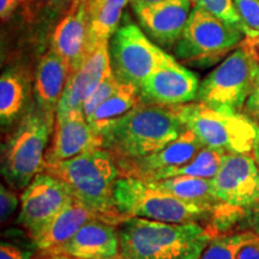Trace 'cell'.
I'll use <instances>...</instances> for the list:
<instances>
[{
    "label": "cell",
    "mask_w": 259,
    "mask_h": 259,
    "mask_svg": "<svg viewBox=\"0 0 259 259\" xmlns=\"http://www.w3.org/2000/svg\"><path fill=\"white\" fill-rule=\"evenodd\" d=\"M199 85L197 74L170 57L142 83L139 92L143 101L174 107L196 101Z\"/></svg>",
    "instance_id": "13"
},
{
    "label": "cell",
    "mask_w": 259,
    "mask_h": 259,
    "mask_svg": "<svg viewBox=\"0 0 259 259\" xmlns=\"http://www.w3.org/2000/svg\"><path fill=\"white\" fill-rule=\"evenodd\" d=\"M45 259H73L66 255H50V257H45Z\"/></svg>",
    "instance_id": "38"
},
{
    "label": "cell",
    "mask_w": 259,
    "mask_h": 259,
    "mask_svg": "<svg viewBox=\"0 0 259 259\" xmlns=\"http://www.w3.org/2000/svg\"><path fill=\"white\" fill-rule=\"evenodd\" d=\"M244 38L241 29L194 6L174 53L185 64L210 66L239 46Z\"/></svg>",
    "instance_id": "7"
},
{
    "label": "cell",
    "mask_w": 259,
    "mask_h": 259,
    "mask_svg": "<svg viewBox=\"0 0 259 259\" xmlns=\"http://www.w3.org/2000/svg\"><path fill=\"white\" fill-rule=\"evenodd\" d=\"M69 64L53 50L41 58L35 74V102L42 111L57 115V109L70 77Z\"/></svg>",
    "instance_id": "20"
},
{
    "label": "cell",
    "mask_w": 259,
    "mask_h": 259,
    "mask_svg": "<svg viewBox=\"0 0 259 259\" xmlns=\"http://www.w3.org/2000/svg\"><path fill=\"white\" fill-rule=\"evenodd\" d=\"M213 196L220 203L239 211L259 204V169L248 154H227L211 179Z\"/></svg>",
    "instance_id": "11"
},
{
    "label": "cell",
    "mask_w": 259,
    "mask_h": 259,
    "mask_svg": "<svg viewBox=\"0 0 259 259\" xmlns=\"http://www.w3.org/2000/svg\"><path fill=\"white\" fill-rule=\"evenodd\" d=\"M18 204L19 199L17 193L2 184L0 186V219L3 223L8 222L9 219L12 218L18 208Z\"/></svg>",
    "instance_id": "30"
},
{
    "label": "cell",
    "mask_w": 259,
    "mask_h": 259,
    "mask_svg": "<svg viewBox=\"0 0 259 259\" xmlns=\"http://www.w3.org/2000/svg\"><path fill=\"white\" fill-rule=\"evenodd\" d=\"M253 157L255 160V163H257L258 169H259V135L257 139L254 142V147H253Z\"/></svg>",
    "instance_id": "37"
},
{
    "label": "cell",
    "mask_w": 259,
    "mask_h": 259,
    "mask_svg": "<svg viewBox=\"0 0 259 259\" xmlns=\"http://www.w3.org/2000/svg\"><path fill=\"white\" fill-rule=\"evenodd\" d=\"M114 203L125 218L166 223L199 222L213 215L209 209L178 199L132 177H120L116 180Z\"/></svg>",
    "instance_id": "6"
},
{
    "label": "cell",
    "mask_w": 259,
    "mask_h": 259,
    "mask_svg": "<svg viewBox=\"0 0 259 259\" xmlns=\"http://www.w3.org/2000/svg\"><path fill=\"white\" fill-rule=\"evenodd\" d=\"M73 200L67 186L51 174H37L21 196V210L16 223L34 238Z\"/></svg>",
    "instance_id": "10"
},
{
    "label": "cell",
    "mask_w": 259,
    "mask_h": 259,
    "mask_svg": "<svg viewBox=\"0 0 259 259\" xmlns=\"http://www.w3.org/2000/svg\"><path fill=\"white\" fill-rule=\"evenodd\" d=\"M236 259H259V241L244 246Z\"/></svg>",
    "instance_id": "35"
},
{
    "label": "cell",
    "mask_w": 259,
    "mask_h": 259,
    "mask_svg": "<svg viewBox=\"0 0 259 259\" xmlns=\"http://www.w3.org/2000/svg\"><path fill=\"white\" fill-rule=\"evenodd\" d=\"M36 248H27L10 241H2L0 245V259H37Z\"/></svg>",
    "instance_id": "31"
},
{
    "label": "cell",
    "mask_w": 259,
    "mask_h": 259,
    "mask_svg": "<svg viewBox=\"0 0 259 259\" xmlns=\"http://www.w3.org/2000/svg\"><path fill=\"white\" fill-rule=\"evenodd\" d=\"M245 111L250 118L259 122V82L245 103Z\"/></svg>",
    "instance_id": "32"
},
{
    "label": "cell",
    "mask_w": 259,
    "mask_h": 259,
    "mask_svg": "<svg viewBox=\"0 0 259 259\" xmlns=\"http://www.w3.org/2000/svg\"><path fill=\"white\" fill-rule=\"evenodd\" d=\"M95 219L102 220L95 211L73 198L63 211L58 213L38 234L30 239L31 244L42 257H45L53 248L72 238L87 222Z\"/></svg>",
    "instance_id": "19"
},
{
    "label": "cell",
    "mask_w": 259,
    "mask_h": 259,
    "mask_svg": "<svg viewBox=\"0 0 259 259\" xmlns=\"http://www.w3.org/2000/svg\"><path fill=\"white\" fill-rule=\"evenodd\" d=\"M145 183L153 189L170 194L184 202L209 209L210 211H212L213 216H216V220L229 209V206L220 203L219 199L213 196L211 179L181 176L160 181H151V183L145 181Z\"/></svg>",
    "instance_id": "21"
},
{
    "label": "cell",
    "mask_w": 259,
    "mask_h": 259,
    "mask_svg": "<svg viewBox=\"0 0 259 259\" xmlns=\"http://www.w3.org/2000/svg\"><path fill=\"white\" fill-rule=\"evenodd\" d=\"M226 155L227 154L221 150L203 147L199 150V153L190 162H187L184 166L166 171L164 174H162L160 180L181 176L202 178V179H212L219 171L220 167H221Z\"/></svg>",
    "instance_id": "25"
},
{
    "label": "cell",
    "mask_w": 259,
    "mask_h": 259,
    "mask_svg": "<svg viewBox=\"0 0 259 259\" xmlns=\"http://www.w3.org/2000/svg\"><path fill=\"white\" fill-rule=\"evenodd\" d=\"M121 82H119V79L116 78L115 74L113 73L112 67L107 71L101 82L99 83V85L94 89V92L90 94V96L85 100V102L83 103L82 111L85 115V118L88 119L92 116L94 112L106 101L108 97H111L119 87H120Z\"/></svg>",
    "instance_id": "27"
},
{
    "label": "cell",
    "mask_w": 259,
    "mask_h": 259,
    "mask_svg": "<svg viewBox=\"0 0 259 259\" xmlns=\"http://www.w3.org/2000/svg\"><path fill=\"white\" fill-rule=\"evenodd\" d=\"M259 241V235L253 232L216 235L200 255L199 259H236L244 246Z\"/></svg>",
    "instance_id": "26"
},
{
    "label": "cell",
    "mask_w": 259,
    "mask_h": 259,
    "mask_svg": "<svg viewBox=\"0 0 259 259\" xmlns=\"http://www.w3.org/2000/svg\"><path fill=\"white\" fill-rule=\"evenodd\" d=\"M113 73L119 82L141 87L142 83L170 58L169 54L149 40L134 22L119 27L109 41Z\"/></svg>",
    "instance_id": "9"
},
{
    "label": "cell",
    "mask_w": 259,
    "mask_h": 259,
    "mask_svg": "<svg viewBox=\"0 0 259 259\" xmlns=\"http://www.w3.org/2000/svg\"><path fill=\"white\" fill-rule=\"evenodd\" d=\"M120 259H199L216 228L127 218L118 227Z\"/></svg>",
    "instance_id": "1"
},
{
    "label": "cell",
    "mask_w": 259,
    "mask_h": 259,
    "mask_svg": "<svg viewBox=\"0 0 259 259\" xmlns=\"http://www.w3.org/2000/svg\"><path fill=\"white\" fill-rule=\"evenodd\" d=\"M56 115L30 107L19 119L2 151V174L12 190H24L44 171L46 148L53 135Z\"/></svg>",
    "instance_id": "4"
},
{
    "label": "cell",
    "mask_w": 259,
    "mask_h": 259,
    "mask_svg": "<svg viewBox=\"0 0 259 259\" xmlns=\"http://www.w3.org/2000/svg\"><path fill=\"white\" fill-rule=\"evenodd\" d=\"M131 2H145V3H154V2H161V0H131Z\"/></svg>",
    "instance_id": "39"
},
{
    "label": "cell",
    "mask_w": 259,
    "mask_h": 259,
    "mask_svg": "<svg viewBox=\"0 0 259 259\" xmlns=\"http://www.w3.org/2000/svg\"><path fill=\"white\" fill-rule=\"evenodd\" d=\"M131 0H88L87 54L102 44H109L120 27L122 12Z\"/></svg>",
    "instance_id": "22"
},
{
    "label": "cell",
    "mask_w": 259,
    "mask_h": 259,
    "mask_svg": "<svg viewBox=\"0 0 259 259\" xmlns=\"http://www.w3.org/2000/svg\"><path fill=\"white\" fill-rule=\"evenodd\" d=\"M119 226L95 219L87 222L72 238L48 252L50 255H66L73 259H119Z\"/></svg>",
    "instance_id": "16"
},
{
    "label": "cell",
    "mask_w": 259,
    "mask_h": 259,
    "mask_svg": "<svg viewBox=\"0 0 259 259\" xmlns=\"http://www.w3.org/2000/svg\"><path fill=\"white\" fill-rule=\"evenodd\" d=\"M44 171L63 181L74 199L105 221L119 226L127 219L118 211L114 203V186L121 171L114 156L105 148L69 160L45 163Z\"/></svg>",
    "instance_id": "3"
},
{
    "label": "cell",
    "mask_w": 259,
    "mask_h": 259,
    "mask_svg": "<svg viewBox=\"0 0 259 259\" xmlns=\"http://www.w3.org/2000/svg\"><path fill=\"white\" fill-rule=\"evenodd\" d=\"M141 101L142 95L138 87L121 83L118 90L108 97L87 120L96 132L102 136L113 122L127 114Z\"/></svg>",
    "instance_id": "23"
},
{
    "label": "cell",
    "mask_w": 259,
    "mask_h": 259,
    "mask_svg": "<svg viewBox=\"0 0 259 259\" xmlns=\"http://www.w3.org/2000/svg\"><path fill=\"white\" fill-rule=\"evenodd\" d=\"M141 27L157 46L174 48L183 36L191 15V0L131 2Z\"/></svg>",
    "instance_id": "12"
},
{
    "label": "cell",
    "mask_w": 259,
    "mask_h": 259,
    "mask_svg": "<svg viewBox=\"0 0 259 259\" xmlns=\"http://www.w3.org/2000/svg\"><path fill=\"white\" fill-rule=\"evenodd\" d=\"M191 3H192V5L194 8V6H196V4H197V0H191Z\"/></svg>",
    "instance_id": "40"
},
{
    "label": "cell",
    "mask_w": 259,
    "mask_h": 259,
    "mask_svg": "<svg viewBox=\"0 0 259 259\" xmlns=\"http://www.w3.org/2000/svg\"><path fill=\"white\" fill-rule=\"evenodd\" d=\"M103 148V137L87 120L82 109L56 115L53 137L45 163L65 161L90 150Z\"/></svg>",
    "instance_id": "15"
},
{
    "label": "cell",
    "mask_w": 259,
    "mask_h": 259,
    "mask_svg": "<svg viewBox=\"0 0 259 259\" xmlns=\"http://www.w3.org/2000/svg\"><path fill=\"white\" fill-rule=\"evenodd\" d=\"M187 128L198 137L204 147L226 154H250L259 135V126L248 115L225 107L202 102L174 106Z\"/></svg>",
    "instance_id": "5"
},
{
    "label": "cell",
    "mask_w": 259,
    "mask_h": 259,
    "mask_svg": "<svg viewBox=\"0 0 259 259\" xmlns=\"http://www.w3.org/2000/svg\"><path fill=\"white\" fill-rule=\"evenodd\" d=\"M259 82V63L240 44L200 83L197 101L240 111Z\"/></svg>",
    "instance_id": "8"
},
{
    "label": "cell",
    "mask_w": 259,
    "mask_h": 259,
    "mask_svg": "<svg viewBox=\"0 0 259 259\" xmlns=\"http://www.w3.org/2000/svg\"><path fill=\"white\" fill-rule=\"evenodd\" d=\"M204 147L198 137L186 128L185 131L167 147L148 156L136 160L116 162L121 177L137 178L139 180L158 181L166 171L181 167L190 162Z\"/></svg>",
    "instance_id": "14"
},
{
    "label": "cell",
    "mask_w": 259,
    "mask_h": 259,
    "mask_svg": "<svg viewBox=\"0 0 259 259\" xmlns=\"http://www.w3.org/2000/svg\"><path fill=\"white\" fill-rule=\"evenodd\" d=\"M246 225L251 232L259 235V204L248 210L247 216H246Z\"/></svg>",
    "instance_id": "36"
},
{
    "label": "cell",
    "mask_w": 259,
    "mask_h": 259,
    "mask_svg": "<svg viewBox=\"0 0 259 259\" xmlns=\"http://www.w3.org/2000/svg\"><path fill=\"white\" fill-rule=\"evenodd\" d=\"M109 44H102L90 53L76 72L71 74L58 106L57 114L82 109L83 103L111 69Z\"/></svg>",
    "instance_id": "18"
},
{
    "label": "cell",
    "mask_w": 259,
    "mask_h": 259,
    "mask_svg": "<svg viewBox=\"0 0 259 259\" xmlns=\"http://www.w3.org/2000/svg\"><path fill=\"white\" fill-rule=\"evenodd\" d=\"M186 128L174 107L142 100L103 132V148L116 162L136 160L167 147Z\"/></svg>",
    "instance_id": "2"
},
{
    "label": "cell",
    "mask_w": 259,
    "mask_h": 259,
    "mask_svg": "<svg viewBox=\"0 0 259 259\" xmlns=\"http://www.w3.org/2000/svg\"><path fill=\"white\" fill-rule=\"evenodd\" d=\"M119 259H120V258H119Z\"/></svg>",
    "instance_id": "41"
},
{
    "label": "cell",
    "mask_w": 259,
    "mask_h": 259,
    "mask_svg": "<svg viewBox=\"0 0 259 259\" xmlns=\"http://www.w3.org/2000/svg\"><path fill=\"white\" fill-rule=\"evenodd\" d=\"M242 23L246 27V34L259 32V0H234Z\"/></svg>",
    "instance_id": "29"
},
{
    "label": "cell",
    "mask_w": 259,
    "mask_h": 259,
    "mask_svg": "<svg viewBox=\"0 0 259 259\" xmlns=\"http://www.w3.org/2000/svg\"><path fill=\"white\" fill-rule=\"evenodd\" d=\"M196 6L202 8L233 27L241 29L246 34V27L238 14L234 0H197Z\"/></svg>",
    "instance_id": "28"
},
{
    "label": "cell",
    "mask_w": 259,
    "mask_h": 259,
    "mask_svg": "<svg viewBox=\"0 0 259 259\" xmlns=\"http://www.w3.org/2000/svg\"><path fill=\"white\" fill-rule=\"evenodd\" d=\"M244 46L251 52L259 63V32H250V34L245 35L244 41L241 42Z\"/></svg>",
    "instance_id": "33"
},
{
    "label": "cell",
    "mask_w": 259,
    "mask_h": 259,
    "mask_svg": "<svg viewBox=\"0 0 259 259\" xmlns=\"http://www.w3.org/2000/svg\"><path fill=\"white\" fill-rule=\"evenodd\" d=\"M19 5H22V0H0V16L3 21H8Z\"/></svg>",
    "instance_id": "34"
},
{
    "label": "cell",
    "mask_w": 259,
    "mask_h": 259,
    "mask_svg": "<svg viewBox=\"0 0 259 259\" xmlns=\"http://www.w3.org/2000/svg\"><path fill=\"white\" fill-rule=\"evenodd\" d=\"M28 93L23 77L15 71L3 73L0 78V119L3 127H9L25 114Z\"/></svg>",
    "instance_id": "24"
},
{
    "label": "cell",
    "mask_w": 259,
    "mask_h": 259,
    "mask_svg": "<svg viewBox=\"0 0 259 259\" xmlns=\"http://www.w3.org/2000/svg\"><path fill=\"white\" fill-rule=\"evenodd\" d=\"M87 41L88 0H72L52 36V50L69 64L70 76L79 69L85 59Z\"/></svg>",
    "instance_id": "17"
}]
</instances>
